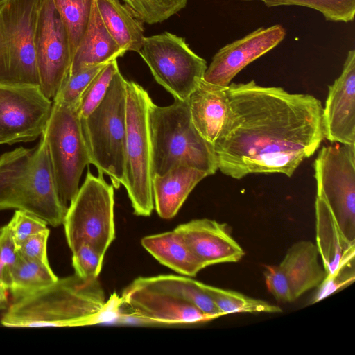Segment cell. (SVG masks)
<instances>
[{
	"label": "cell",
	"mask_w": 355,
	"mask_h": 355,
	"mask_svg": "<svg viewBox=\"0 0 355 355\" xmlns=\"http://www.w3.org/2000/svg\"><path fill=\"white\" fill-rule=\"evenodd\" d=\"M148 93L134 81L126 83L125 188L134 214L149 216L155 208L152 180Z\"/></svg>",
	"instance_id": "obj_6"
},
{
	"label": "cell",
	"mask_w": 355,
	"mask_h": 355,
	"mask_svg": "<svg viewBox=\"0 0 355 355\" xmlns=\"http://www.w3.org/2000/svg\"><path fill=\"white\" fill-rule=\"evenodd\" d=\"M119 70L116 59L107 63L92 79L82 94L78 105L80 119L87 117L101 103L114 74Z\"/></svg>",
	"instance_id": "obj_31"
},
{
	"label": "cell",
	"mask_w": 355,
	"mask_h": 355,
	"mask_svg": "<svg viewBox=\"0 0 355 355\" xmlns=\"http://www.w3.org/2000/svg\"><path fill=\"white\" fill-rule=\"evenodd\" d=\"M10 0H0V6L8 2Z\"/></svg>",
	"instance_id": "obj_40"
},
{
	"label": "cell",
	"mask_w": 355,
	"mask_h": 355,
	"mask_svg": "<svg viewBox=\"0 0 355 355\" xmlns=\"http://www.w3.org/2000/svg\"><path fill=\"white\" fill-rule=\"evenodd\" d=\"M41 0L0 6V84L39 86L35 35Z\"/></svg>",
	"instance_id": "obj_7"
},
{
	"label": "cell",
	"mask_w": 355,
	"mask_h": 355,
	"mask_svg": "<svg viewBox=\"0 0 355 355\" xmlns=\"http://www.w3.org/2000/svg\"><path fill=\"white\" fill-rule=\"evenodd\" d=\"M354 279V261H352L341 266L332 275L325 277L318 286L319 289L313 297L312 303L322 300L339 289L347 286Z\"/></svg>",
	"instance_id": "obj_36"
},
{
	"label": "cell",
	"mask_w": 355,
	"mask_h": 355,
	"mask_svg": "<svg viewBox=\"0 0 355 355\" xmlns=\"http://www.w3.org/2000/svg\"><path fill=\"white\" fill-rule=\"evenodd\" d=\"M315 244L309 241H300L287 250L279 264L290 284L292 301L304 293L318 287L326 277L318 260Z\"/></svg>",
	"instance_id": "obj_21"
},
{
	"label": "cell",
	"mask_w": 355,
	"mask_h": 355,
	"mask_svg": "<svg viewBox=\"0 0 355 355\" xmlns=\"http://www.w3.org/2000/svg\"><path fill=\"white\" fill-rule=\"evenodd\" d=\"M35 51L39 87L52 100L70 73L72 62L69 37L52 0H41Z\"/></svg>",
	"instance_id": "obj_13"
},
{
	"label": "cell",
	"mask_w": 355,
	"mask_h": 355,
	"mask_svg": "<svg viewBox=\"0 0 355 355\" xmlns=\"http://www.w3.org/2000/svg\"><path fill=\"white\" fill-rule=\"evenodd\" d=\"M41 136L46 144L58 195L68 207L79 189L85 168L90 164L78 107L53 101Z\"/></svg>",
	"instance_id": "obj_8"
},
{
	"label": "cell",
	"mask_w": 355,
	"mask_h": 355,
	"mask_svg": "<svg viewBox=\"0 0 355 355\" xmlns=\"http://www.w3.org/2000/svg\"><path fill=\"white\" fill-rule=\"evenodd\" d=\"M125 52L106 29L94 0L87 30L73 55L69 74L107 64L122 57Z\"/></svg>",
	"instance_id": "obj_22"
},
{
	"label": "cell",
	"mask_w": 355,
	"mask_h": 355,
	"mask_svg": "<svg viewBox=\"0 0 355 355\" xmlns=\"http://www.w3.org/2000/svg\"><path fill=\"white\" fill-rule=\"evenodd\" d=\"M313 169L316 196L327 203L343 237L355 243V144L323 146Z\"/></svg>",
	"instance_id": "obj_10"
},
{
	"label": "cell",
	"mask_w": 355,
	"mask_h": 355,
	"mask_svg": "<svg viewBox=\"0 0 355 355\" xmlns=\"http://www.w3.org/2000/svg\"><path fill=\"white\" fill-rule=\"evenodd\" d=\"M15 209L47 225L63 224L67 207L55 186L45 139L34 148L19 147L0 156V210Z\"/></svg>",
	"instance_id": "obj_3"
},
{
	"label": "cell",
	"mask_w": 355,
	"mask_h": 355,
	"mask_svg": "<svg viewBox=\"0 0 355 355\" xmlns=\"http://www.w3.org/2000/svg\"><path fill=\"white\" fill-rule=\"evenodd\" d=\"M19 257L8 225L0 227V284L8 291L10 272Z\"/></svg>",
	"instance_id": "obj_35"
},
{
	"label": "cell",
	"mask_w": 355,
	"mask_h": 355,
	"mask_svg": "<svg viewBox=\"0 0 355 355\" xmlns=\"http://www.w3.org/2000/svg\"><path fill=\"white\" fill-rule=\"evenodd\" d=\"M142 23L163 22L185 8L187 0H123Z\"/></svg>",
	"instance_id": "obj_30"
},
{
	"label": "cell",
	"mask_w": 355,
	"mask_h": 355,
	"mask_svg": "<svg viewBox=\"0 0 355 355\" xmlns=\"http://www.w3.org/2000/svg\"><path fill=\"white\" fill-rule=\"evenodd\" d=\"M139 53L157 83L180 101L189 99L207 68L184 38L168 32L145 37Z\"/></svg>",
	"instance_id": "obj_11"
},
{
	"label": "cell",
	"mask_w": 355,
	"mask_h": 355,
	"mask_svg": "<svg viewBox=\"0 0 355 355\" xmlns=\"http://www.w3.org/2000/svg\"><path fill=\"white\" fill-rule=\"evenodd\" d=\"M174 230L182 236L205 267L238 262L245 255L225 223L208 218L194 219Z\"/></svg>",
	"instance_id": "obj_17"
},
{
	"label": "cell",
	"mask_w": 355,
	"mask_h": 355,
	"mask_svg": "<svg viewBox=\"0 0 355 355\" xmlns=\"http://www.w3.org/2000/svg\"><path fill=\"white\" fill-rule=\"evenodd\" d=\"M58 279L49 264L19 256L10 272L8 291L17 300L40 291Z\"/></svg>",
	"instance_id": "obj_25"
},
{
	"label": "cell",
	"mask_w": 355,
	"mask_h": 355,
	"mask_svg": "<svg viewBox=\"0 0 355 355\" xmlns=\"http://www.w3.org/2000/svg\"><path fill=\"white\" fill-rule=\"evenodd\" d=\"M121 306V297L116 293L105 300L98 278H83L74 274L14 300L1 323L8 327L92 325L114 320Z\"/></svg>",
	"instance_id": "obj_2"
},
{
	"label": "cell",
	"mask_w": 355,
	"mask_h": 355,
	"mask_svg": "<svg viewBox=\"0 0 355 355\" xmlns=\"http://www.w3.org/2000/svg\"><path fill=\"white\" fill-rule=\"evenodd\" d=\"M200 288L211 297L214 304L224 316L230 313H279L282 309L276 305L248 297L241 293L223 289L198 282Z\"/></svg>",
	"instance_id": "obj_26"
},
{
	"label": "cell",
	"mask_w": 355,
	"mask_h": 355,
	"mask_svg": "<svg viewBox=\"0 0 355 355\" xmlns=\"http://www.w3.org/2000/svg\"><path fill=\"white\" fill-rule=\"evenodd\" d=\"M17 249L30 236L47 228L42 219L21 210H16L8 223Z\"/></svg>",
	"instance_id": "obj_34"
},
{
	"label": "cell",
	"mask_w": 355,
	"mask_h": 355,
	"mask_svg": "<svg viewBox=\"0 0 355 355\" xmlns=\"http://www.w3.org/2000/svg\"><path fill=\"white\" fill-rule=\"evenodd\" d=\"M107 64L86 68L76 73L69 74L56 96L53 98V101L78 107L84 91L92 79Z\"/></svg>",
	"instance_id": "obj_32"
},
{
	"label": "cell",
	"mask_w": 355,
	"mask_h": 355,
	"mask_svg": "<svg viewBox=\"0 0 355 355\" xmlns=\"http://www.w3.org/2000/svg\"><path fill=\"white\" fill-rule=\"evenodd\" d=\"M207 176L205 172L185 164L153 175L152 188L157 214L164 219L173 218L194 187Z\"/></svg>",
	"instance_id": "obj_19"
},
{
	"label": "cell",
	"mask_w": 355,
	"mask_h": 355,
	"mask_svg": "<svg viewBox=\"0 0 355 355\" xmlns=\"http://www.w3.org/2000/svg\"><path fill=\"white\" fill-rule=\"evenodd\" d=\"M263 275L268 291L281 302H291L289 281L279 265L265 266Z\"/></svg>",
	"instance_id": "obj_37"
},
{
	"label": "cell",
	"mask_w": 355,
	"mask_h": 355,
	"mask_svg": "<svg viewBox=\"0 0 355 355\" xmlns=\"http://www.w3.org/2000/svg\"><path fill=\"white\" fill-rule=\"evenodd\" d=\"M261 1L267 7L300 6L313 8L322 14L327 21H352L355 15V0H243Z\"/></svg>",
	"instance_id": "obj_29"
},
{
	"label": "cell",
	"mask_w": 355,
	"mask_h": 355,
	"mask_svg": "<svg viewBox=\"0 0 355 355\" xmlns=\"http://www.w3.org/2000/svg\"><path fill=\"white\" fill-rule=\"evenodd\" d=\"M125 306L136 318L152 324H195L214 320L175 293L140 277L123 291Z\"/></svg>",
	"instance_id": "obj_14"
},
{
	"label": "cell",
	"mask_w": 355,
	"mask_h": 355,
	"mask_svg": "<svg viewBox=\"0 0 355 355\" xmlns=\"http://www.w3.org/2000/svg\"><path fill=\"white\" fill-rule=\"evenodd\" d=\"M141 243L160 263L184 276L195 277L205 268L175 230L145 236Z\"/></svg>",
	"instance_id": "obj_23"
},
{
	"label": "cell",
	"mask_w": 355,
	"mask_h": 355,
	"mask_svg": "<svg viewBox=\"0 0 355 355\" xmlns=\"http://www.w3.org/2000/svg\"><path fill=\"white\" fill-rule=\"evenodd\" d=\"M157 285L171 290L214 319L223 316L211 297L190 277L160 275L151 277Z\"/></svg>",
	"instance_id": "obj_28"
},
{
	"label": "cell",
	"mask_w": 355,
	"mask_h": 355,
	"mask_svg": "<svg viewBox=\"0 0 355 355\" xmlns=\"http://www.w3.org/2000/svg\"><path fill=\"white\" fill-rule=\"evenodd\" d=\"M227 88L202 79L188 99L194 127L204 139L214 146L222 135L228 121Z\"/></svg>",
	"instance_id": "obj_18"
},
{
	"label": "cell",
	"mask_w": 355,
	"mask_h": 355,
	"mask_svg": "<svg viewBox=\"0 0 355 355\" xmlns=\"http://www.w3.org/2000/svg\"><path fill=\"white\" fill-rule=\"evenodd\" d=\"M126 83L119 70L101 103L80 119L90 164L108 175L114 188L123 185L125 168Z\"/></svg>",
	"instance_id": "obj_5"
},
{
	"label": "cell",
	"mask_w": 355,
	"mask_h": 355,
	"mask_svg": "<svg viewBox=\"0 0 355 355\" xmlns=\"http://www.w3.org/2000/svg\"><path fill=\"white\" fill-rule=\"evenodd\" d=\"M7 290L0 284V309L7 308L8 297Z\"/></svg>",
	"instance_id": "obj_39"
},
{
	"label": "cell",
	"mask_w": 355,
	"mask_h": 355,
	"mask_svg": "<svg viewBox=\"0 0 355 355\" xmlns=\"http://www.w3.org/2000/svg\"><path fill=\"white\" fill-rule=\"evenodd\" d=\"M103 22L114 41L125 51L139 53L144 40L143 23L119 0H95Z\"/></svg>",
	"instance_id": "obj_24"
},
{
	"label": "cell",
	"mask_w": 355,
	"mask_h": 355,
	"mask_svg": "<svg viewBox=\"0 0 355 355\" xmlns=\"http://www.w3.org/2000/svg\"><path fill=\"white\" fill-rule=\"evenodd\" d=\"M48 228L30 236L17 249L19 256L25 259L49 264L47 258Z\"/></svg>",
	"instance_id": "obj_38"
},
{
	"label": "cell",
	"mask_w": 355,
	"mask_h": 355,
	"mask_svg": "<svg viewBox=\"0 0 355 355\" xmlns=\"http://www.w3.org/2000/svg\"><path fill=\"white\" fill-rule=\"evenodd\" d=\"M67 30L71 58L87 30L94 0H52Z\"/></svg>",
	"instance_id": "obj_27"
},
{
	"label": "cell",
	"mask_w": 355,
	"mask_h": 355,
	"mask_svg": "<svg viewBox=\"0 0 355 355\" xmlns=\"http://www.w3.org/2000/svg\"><path fill=\"white\" fill-rule=\"evenodd\" d=\"M52 105L39 86L0 84V145L29 142L41 136Z\"/></svg>",
	"instance_id": "obj_12"
},
{
	"label": "cell",
	"mask_w": 355,
	"mask_h": 355,
	"mask_svg": "<svg viewBox=\"0 0 355 355\" xmlns=\"http://www.w3.org/2000/svg\"><path fill=\"white\" fill-rule=\"evenodd\" d=\"M227 96L228 121L214 144L218 170L227 176L291 177L324 139L322 107L311 94L251 80L230 84Z\"/></svg>",
	"instance_id": "obj_1"
},
{
	"label": "cell",
	"mask_w": 355,
	"mask_h": 355,
	"mask_svg": "<svg viewBox=\"0 0 355 355\" xmlns=\"http://www.w3.org/2000/svg\"><path fill=\"white\" fill-rule=\"evenodd\" d=\"M324 138L330 142L355 144V50L348 51L343 70L329 86L322 108Z\"/></svg>",
	"instance_id": "obj_16"
},
{
	"label": "cell",
	"mask_w": 355,
	"mask_h": 355,
	"mask_svg": "<svg viewBox=\"0 0 355 355\" xmlns=\"http://www.w3.org/2000/svg\"><path fill=\"white\" fill-rule=\"evenodd\" d=\"M75 274L83 278H98L105 252L89 243H83L72 251Z\"/></svg>",
	"instance_id": "obj_33"
},
{
	"label": "cell",
	"mask_w": 355,
	"mask_h": 355,
	"mask_svg": "<svg viewBox=\"0 0 355 355\" xmlns=\"http://www.w3.org/2000/svg\"><path fill=\"white\" fill-rule=\"evenodd\" d=\"M114 207L113 185L102 174L96 176L88 170L63 223L71 252L86 243L105 253L115 238Z\"/></svg>",
	"instance_id": "obj_9"
},
{
	"label": "cell",
	"mask_w": 355,
	"mask_h": 355,
	"mask_svg": "<svg viewBox=\"0 0 355 355\" xmlns=\"http://www.w3.org/2000/svg\"><path fill=\"white\" fill-rule=\"evenodd\" d=\"M153 177L173 167L185 164L214 175L218 164L214 146L207 142L194 127L187 101L174 98L168 106L153 101L148 107Z\"/></svg>",
	"instance_id": "obj_4"
},
{
	"label": "cell",
	"mask_w": 355,
	"mask_h": 355,
	"mask_svg": "<svg viewBox=\"0 0 355 355\" xmlns=\"http://www.w3.org/2000/svg\"><path fill=\"white\" fill-rule=\"evenodd\" d=\"M286 35L279 24L261 27L218 50L207 68L203 80L228 87L231 80L249 64L277 46Z\"/></svg>",
	"instance_id": "obj_15"
},
{
	"label": "cell",
	"mask_w": 355,
	"mask_h": 355,
	"mask_svg": "<svg viewBox=\"0 0 355 355\" xmlns=\"http://www.w3.org/2000/svg\"><path fill=\"white\" fill-rule=\"evenodd\" d=\"M315 241L326 276L345 264L354 261L355 243L343 236L327 203L316 196L315 200Z\"/></svg>",
	"instance_id": "obj_20"
}]
</instances>
